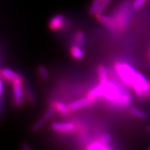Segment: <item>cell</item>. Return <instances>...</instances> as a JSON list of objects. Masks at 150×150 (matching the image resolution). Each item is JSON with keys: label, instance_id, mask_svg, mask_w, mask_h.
Returning a JSON list of instances; mask_svg holds the SVG:
<instances>
[{"label": "cell", "instance_id": "1", "mask_svg": "<svg viewBox=\"0 0 150 150\" xmlns=\"http://www.w3.org/2000/svg\"><path fill=\"white\" fill-rule=\"evenodd\" d=\"M115 69L119 77L125 85L131 87V82L136 77L137 71L129 63H117L115 64Z\"/></svg>", "mask_w": 150, "mask_h": 150}, {"label": "cell", "instance_id": "2", "mask_svg": "<svg viewBox=\"0 0 150 150\" xmlns=\"http://www.w3.org/2000/svg\"><path fill=\"white\" fill-rule=\"evenodd\" d=\"M123 93L122 91L118 88L117 83L113 81H108L106 85H104V91L102 97L115 105L121 98Z\"/></svg>", "mask_w": 150, "mask_h": 150}, {"label": "cell", "instance_id": "3", "mask_svg": "<svg viewBox=\"0 0 150 150\" xmlns=\"http://www.w3.org/2000/svg\"><path fill=\"white\" fill-rule=\"evenodd\" d=\"M13 89L15 105L18 107H20L23 104L24 88L22 85V79L16 80L13 82Z\"/></svg>", "mask_w": 150, "mask_h": 150}, {"label": "cell", "instance_id": "4", "mask_svg": "<svg viewBox=\"0 0 150 150\" xmlns=\"http://www.w3.org/2000/svg\"><path fill=\"white\" fill-rule=\"evenodd\" d=\"M94 101L93 99H91L90 97L87 96L86 97H83V98L79 99V100L70 103L69 104H67V106H68L70 111H75L76 110L81 109V108L89 106Z\"/></svg>", "mask_w": 150, "mask_h": 150}, {"label": "cell", "instance_id": "5", "mask_svg": "<svg viewBox=\"0 0 150 150\" xmlns=\"http://www.w3.org/2000/svg\"><path fill=\"white\" fill-rule=\"evenodd\" d=\"M65 24V17L61 14L56 15L54 16L50 22H49V27L52 31H59L63 29Z\"/></svg>", "mask_w": 150, "mask_h": 150}, {"label": "cell", "instance_id": "6", "mask_svg": "<svg viewBox=\"0 0 150 150\" xmlns=\"http://www.w3.org/2000/svg\"><path fill=\"white\" fill-rule=\"evenodd\" d=\"M1 75L2 79H4L5 80L12 82V83L14 81L22 79L21 75L8 67H4L1 70Z\"/></svg>", "mask_w": 150, "mask_h": 150}, {"label": "cell", "instance_id": "7", "mask_svg": "<svg viewBox=\"0 0 150 150\" xmlns=\"http://www.w3.org/2000/svg\"><path fill=\"white\" fill-rule=\"evenodd\" d=\"M137 79L139 83L140 87L143 91L145 97H150V85L149 81H148L147 78L141 73H137Z\"/></svg>", "mask_w": 150, "mask_h": 150}, {"label": "cell", "instance_id": "8", "mask_svg": "<svg viewBox=\"0 0 150 150\" xmlns=\"http://www.w3.org/2000/svg\"><path fill=\"white\" fill-rule=\"evenodd\" d=\"M51 128L54 131H59V132H64L68 133L71 132L74 129V125L72 123L65 122V123H61V122H55L52 124Z\"/></svg>", "mask_w": 150, "mask_h": 150}, {"label": "cell", "instance_id": "9", "mask_svg": "<svg viewBox=\"0 0 150 150\" xmlns=\"http://www.w3.org/2000/svg\"><path fill=\"white\" fill-rule=\"evenodd\" d=\"M96 17L98 19L99 21L102 22L106 27L109 28V29H117L115 21H114L113 18H112L111 17L105 16V15L103 14L99 15V16H97Z\"/></svg>", "mask_w": 150, "mask_h": 150}, {"label": "cell", "instance_id": "10", "mask_svg": "<svg viewBox=\"0 0 150 150\" xmlns=\"http://www.w3.org/2000/svg\"><path fill=\"white\" fill-rule=\"evenodd\" d=\"M104 91V85L99 83L98 86H95L93 89H91L88 94V97H90L94 101L98 97L102 96Z\"/></svg>", "mask_w": 150, "mask_h": 150}, {"label": "cell", "instance_id": "11", "mask_svg": "<svg viewBox=\"0 0 150 150\" xmlns=\"http://www.w3.org/2000/svg\"><path fill=\"white\" fill-rule=\"evenodd\" d=\"M98 74L99 82L102 85H106L108 82V72L104 65H100L98 67Z\"/></svg>", "mask_w": 150, "mask_h": 150}, {"label": "cell", "instance_id": "12", "mask_svg": "<svg viewBox=\"0 0 150 150\" xmlns=\"http://www.w3.org/2000/svg\"><path fill=\"white\" fill-rule=\"evenodd\" d=\"M52 105H53L54 108H56V111H58L59 113H61L63 115H67V114L69 113V112H70V110H69L67 105L66 106V105L63 104V102H54Z\"/></svg>", "mask_w": 150, "mask_h": 150}, {"label": "cell", "instance_id": "13", "mask_svg": "<svg viewBox=\"0 0 150 150\" xmlns=\"http://www.w3.org/2000/svg\"><path fill=\"white\" fill-rule=\"evenodd\" d=\"M131 103V97L129 94L123 93L122 95L121 98L119 99V101L116 103L115 106H122V107H127L130 105Z\"/></svg>", "mask_w": 150, "mask_h": 150}, {"label": "cell", "instance_id": "14", "mask_svg": "<svg viewBox=\"0 0 150 150\" xmlns=\"http://www.w3.org/2000/svg\"><path fill=\"white\" fill-rule=\"evenodd\" d=\"M87 150H112L110 145H105L99 142H94L87 147Z\"/></svg>", "mask_w": 150, "mask_h": 150}, {"label": "cell", "instance_id": "15", "mask_svg": "<svg viewBox=\"0 0 150 150\" xmlns=\"http://www.w3.org/2000/svg\"><path fill=\"white\" fill-rule=\"evenodd\" d=\"M70 52L72 56L76 59H83L84 56V54L81 49V47L75 45L71 47Z\"/></svg>", "mask_w": 150, "mask_h": 150}, {"label": "cell", "instance_id": "16", "mask_svg": "<svg viewBox=\"0 0 150 150\" xmlns=\"http://www.w3.org/2000/svg\"><path fill=\"white\" fill-rule=\"evenodd\" d=\"M129 112L131 115L136 116V117L139 118L141 120H147L148 118V115L146 112H143L142 110L138 109V108L131 107L129 109Z\"/></svg>", "mask_w": 150, "mask_h": 150}, {"label": "cell", "instance_id": "17", "mask_svg": "<svg viewBox=\"0 0 150 150\" xmlns=\"http://www.w3.org/2000/svg\"><path fill=\"white\" fill-rule=\"evenodd\" d=\"M102 0H93L91 4V7L89 8V15L91 16H95L97 14V11L102 4Z\"/></svg>", "mask_w": 150, "mask_h": 150}, {"label": "cell", "instance_id": "18", "mask_svg": "<svg viewBox=\"0 0 150 150\" xmlns=\"http://www.w3.org/2000/svg\"><path fill=\"white\" fill-rule=\"evenodd\" d=\"M24 93L26 97L28 100L31 103H33L35 100L34 94H33V91L31 86H29L28 84L26 83L24 86Z\"/></svg>", "mask_w": 150, "mask_h": 150}, {"label": "cell", "instance_id": "19", "mask_svg": "<svg viewBox=\"0 0 150 150\" xmlns=\"http://www.w3.org/2000/svg\"><path fill=\"white\" fill-rule=\"evenodd\" d=\"M86 40V36L83 32L78 31L74 35V44L75 45L81 47L84 45Z\"/></svg>", "mask_w": 150, "mask_h": 150}, {"label": "cell", "instance_id": "20", "mask_svg": "<svg viewBox=\"0 0 150 150\" xmlns=\"http://www.w3.org/2000/svg\"><path fill=\"white\" fill-rule=\"evenodd\" d=\"M56 108H54V106L53 105H51V106H49V108L47 110V111L45 112V114L42 116L43 119H45V120H48L51 118L52 116H53L56 112Z\"/></svg>", "mask_w": 150, "mask_h": 150}, {"label": "cell", "instance_id": "21", "mask_svg": "<svg viewBox=\"0 0 150 150\" xmlns=\"http://www.w3.org/2000/svg\"><path fill=\"white\" fill-rule=\"evenodd\" d=\"M38 72L39 74H40V77L42 78V79L45 81H47L49 80V74L47 70L45 68V67L43 66V65H40V66L38 67Z\"/></svg>", "mask_w": 150, "mask_h": 150}, {"label": "cell", "instance_id": "22", "mask_svg": "<svg viewBox=\"0 0 150 150\" xmlns=\"http://www.w3.org/2000/svg\"><path fill=\"white\" fill-rule=\"evenodd\" d=\"M46 123V120L45 119H42L39 120H38L36 122H35L34 125H33L32 127H31V130L33 132H36V131H38L40 129H41L45 125Z\"/></svg>", "mask_w": 150, "mask_h": 150}, {"label": "cell", "instance_id": "23", "mask_svg": "<svg viewBox=\"0 0 150 150\" xmlns=\"http://www.w3.org/2000/svg\"><path fill=\"white\" fill-rule=\"evenodd\" d=\"M110 1H111V0H102V4H101L100 6H99L98 11H97V12L96 16H99V15L103 14V13H104L105 9L107 8L108 6L110 4Z\"/></svg>", "mask_w": 150, "mask_h": 150}, {"label": "cell", "instance_id": "24", "mask_svg": "<svg viewBox=\"0 0 150 150\" xmlns=\"http://www.w3.org/2000/svg\"><path fill=\"white\" fill-rule=\"evenodd\" d=\"M110 140H111V137H110V134H105L99 138L98 142H100L101 144H103V145H110Z\"/></svg>", "mask_w": 150, "mask_h": 150}, {"label": "cell", "instance_id": "25", "mask_svg": "<svg viewBox=\"0 0 150 150\" xmlns=\"http://www.w3.org/2000/svg\"><path fill=\"white\" fill-rule=\"evenodd\" d=\"M146 0H135L134 4H133V8L134 9H139L140 8L145 4Z\"/></svg>", "mask_w": 150, "mask_h": 150}, {"label": "cell", "instance_id": "26", "mask_svg": "<svg viewBox=\"0 0 150 150\" xmlns=\"http://www.w3.org/2000/svg\"><path fill=\"white\" fill-rule=\"evenodd\" d=\"M21 147H22V150H33L32 148L30 147V145H28L27 143H23Z\"/></svg>", "mask_w": 150, "mask_h": 150}, {"label": "cell", "instance_id": "27", "mask_svg": "<svg viewBox=\"0 0 150 150\" xmlns=\"http://www.w3.org/2000/svg\"><path fill=\"white\" fill-rule=\"evenodd\" d=\"M3 91H4V83H3L2 78H1V81H0V95H3Z\"/></svg>", "mask_w": 150, "mask_h": 150}, {"label": "cell", "instance_id": "28", "mask_svg": "<svg viewBox=\"0 0 150 150\" xmlns=\"http://www.w3.org/2000/svg\"><path fill=\"white\" fill-rule=\"evenodd\" d=\"M147 132L150 133V125L147 127Z\"/></svg>", "mask_w": 150, "mask_h": 150}, {"label": "cell", "instance_id": "29", "mask_svg": "<svg viewBox=\"0 0 150 150\" xmlns=\"http://www.w3.org/2000/svg\"><path fill=\"white\" fill-rule=\"evenodd\" d=\"M147 150H150V145L149 146V147H147Z\"/></svg>", "mask_w": 150, "mask_h": 150}, {"label": "cell", "instance_id": "30", "mask_svg": "<svg viewBox=\"0 0 150 150\" xmlns=\"http://www.w3.org/2000/svg\"><path fill=\"white\" fill-rule=\"evenodd\" d=\"M149 63H150V50H149Z\"/></svg>", "mask_w": 150, "mask_h": 150}, {"label": "cell", "instance_id": "31", "mask_svg": "<svg viewBox=\"0 0 150 150\" xmlns=\"http://www.w3.org/2000/svg\"><path fill=\"white\" fill-rule=\"evenodd\" d=\"M149 85H150V81H149Z\"/></svg>", "mask_w": 150, "mask_h": 150}]
</instances>
